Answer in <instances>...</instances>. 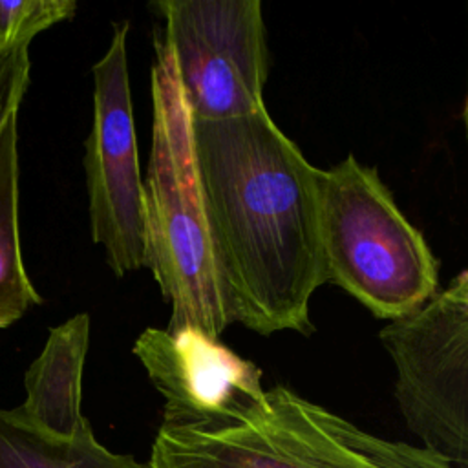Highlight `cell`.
Returning <instances> with one entry per match:
<instances>
[{
    "label": "cell",
    "instance_id": "cell-10",
    "mask_svg": "<svg viewBox=\"0 0 468 468\" xmlns=\"http://www.w3.org/2000/svg\"><path fill=\"white\" fill-rule=\"evenodd\" d=\"M0 468H150V464L104 448L90 422L71 439H57L22 420L15 410H0Z\"/></svg>",
    "mask_w": 468,
    "mask_h": 468
},
{
    "label": "cell",
    "instance_id": "cell-13",
    "mask_svg": "<svg viewBox=\"0 0 468 468\" xmlns=\"http://www.w3.org/2000/svg\"><path fill=\"white\" fill-rule=\"evenodd\" d=\"M29 84L27 48L0 53V133L7 121L18 113Z\"/></svg>",
    "mask_w": 468,
    "mask_h": 468
},
{
    "label": "cell",
    "instance_id": "cell-9",
    "mask_svg": "<svg viewBox=\"0 0 468 468\" xmlns=\"http://www.w3.org/2000/svg\"><path fill=\"white\" fill-rule=\"evenodd\" d=\"M88 346L90 316L86 313L49 329L42 353L26 371V400L13 408L22 420L57 439H71L88 424L80 411Z\"/></svg>",
    "mask_w": 468,
    "mask_h": 468
},
{
    "label": "cell",
    "instance_id": "cell-8",
    "mask_svg": "<svg viewBox=\"0 0 468 468\" xmlns=\"http://www.w3.org/2000/svg\"><path fill=\"white\" fill-rule=\"evenodd\" d=\"M132 351L165 399L161 426L227 428L252 415L265 399L261 369L197 327H148Z\"/></svg>",
    "mask_w": 468,
    "mask_h": 468
},
{
    "label": "cell",
    "instance_id": "cell-12",
    "mask_svg": "<svg viewBox=\"0 0 468 468\" xmlns=\"http://www.w3.org/2000/svg\"><path fill=\"white\" fill-rule=\"evenodd\" d=\"M73 0H0V53L27 48L44 29L75 15Z\"/></svg>",
    "mask_w": 468,
    "mask_h": 468
},
{
    "label": "cell",
    "instance_id": "cell-1",
    "mask_svg": "<svg viewBox=\"0 0 468 468\" xmlns=\"http://www.w3.org/2000/svg\"><path fill=\"white\" fill-rule=\"evenodd\" d=\"M194 152L219 294L229 322L269 336L313 333L309 302L324 283L318 168L267 108L192 121Z\"/></svg>",
    "mask_w": 468,
    "mask_h": 468
},
{
    "label": "cell",
    "instance_id": "cell-3",
    "mask_svg": "<svg viewBox=\"0 0 468 468\" xmlns=\"http://www.w3.org/2000/svg\"><path fill=\"white\" fill-rule=\"evenodd\" d=\"M322 280L377 318L397 320L439 292V261L377 168L349 154L318 172Z\"/></svg>",
    "mask_w": 468,
    "mask_h": 468
},
{
    "label": "cell",
    "instance_id": "cell-7",
    "mask_svg": "<svg viewBox=\"0 0 468 468\" xmlns=\"http://www.w3.org/2000/svg\"><path fill=\"white\" fill-rule=\"evenodd\" d=\"M128 22L93 66V122L84 172L91 239L117 278L144 267V205L128 75Z\"/></svg>",
    "mask_w": 468,
    "mask_h": 468
},
{
    "label": "cell",
    "instance_id": "cell-6",
    "mask_svg": "<svg viewBox=\"0 0 468 468\" xmlns=\"http://www.w3.org/2000/svg\"><path fill=\"white\" fill-rule=\"evenodd\" d=\"M161 38L192 121H225L263 104L269 71L260 0H159Z\"/></svg>",
    "mask_w": 468,
    "mask_h": 468
},
{
    "label": "cell",
    "instance_id": "cell-5",
    "mask_svg": "<svg viewBox=\"0 0 468 468\" xmlns=\"http://www.w3.org/2000/svg\"><path fill=\"white\" fill-rule=\"evenodd\" d=\"M395 371V399L422 448L468 468V272L380 333Z\"/></svg>",
    "mask_w": 468,
    "mask_h": 468
},
{
    "label": "cell",
    "instance_id": "cell-2",
    "mask_svg": "<svg viewBox=\"0 0 468 468\" xmlns=\"http://www.w3.org/2000/svg\"><path fill=\"white\" fill-rule=\"evenodd\" d=\"M152 150L143 179L144 267L172 305L168 329L192 325L219 338L223 309L194 152L192 115L166 48L152 64Z\"/></svg>",
    "mask_w": 468,
    "mask_h": 468
},
{
    "label": "cell",
    "instance_id": "cell-11",
    "mask_svg": "<svg viewBox=\"0 0 468 468\" xmlns=\"http://www.w3.org/2000/svg\"><path fill=\"white\" fill-rule=\"evenodd\" d=\"M18 132L16 115L0 133V329L42 303L24 267L18 230Z\"/></svg>",
    "mask_w": 468,
    "mask_h": 468
},
{
    "label": "cell",
    "instance_id": "cell-4",
    "mask_svg": "<svg viewBox=\"0 0 468 468\" xmlns=\"http://www.w3.org/2000/svg\"><path fill=\"white\" fill-rule=\"evenodd\" d=\"M150 468H453L422 446L373 435L285 386L219 430L159 426Z\"/></svg>",
    "mask_w": 468,
    "mask_h": 468
}]
</instances>
